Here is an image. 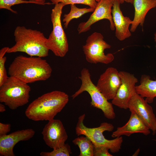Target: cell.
<instances>
[{"label": "cell", "instance_id": "cell-1", "mask_svg": "<svg viewBox=\"0 0 156 156\" xmlns=\"http://www.w3.org/2000/svg\"><path fill=\"white\" fill-rule=\"evenodd\" d=\"M52 71L49 64L42 57L20 55L16 57L10 64L8 74L28 83L47 80Z\"/></svg>", "mask_w": 156, "mask_h": 156}, {"label": "cell", "instance_id": "cell-2", "mask_svg": "<svg viewBox=\"0 0 156 156\" xmlns=\"http://www.w3.org/2000/svg\"><path fill=\"white\" fill-rule=\"evenodd\" d=\"M69 101L64 92L54 90L44 94L34 100L26 108L25 114L34 121H49L60 112Z\"/></svg>", "mask_w": 156, "mask_h": 156}, {"label": "cell", "instance_id": "cell-3", "mask_svg": "<svg viewBox=\"0 0 156 156\" xmlns=\"http://www.w3.org/2000/svg\"><path fill=\"white\" fill-rule=\"evenodd\" d=\"M15 44L9 48L8 53L22 52L31 56L41 57L48 56L47 38L43 33L36 29L18 26L14 32Z\"/></svg>", "mask_w": 156, "mask_h": 156}, {"label": "cell", "instance_id": "cell-4", "mask_svg": "<svg viewBox=\"0 0 156 156\" xmlns=\"http://www.w3.org/2000/svg\"><path fill=\"white\" fill-rule=\"evenodd\" d=\"M85 117V114H84L78 118L75 129L76 134L78 136L83 135L88 137L91 140L94 146L108 148L112 153L119 152L121 148L123 141L122 137L121 136L109 140L106 139L103 135V133L105 131H112L114 128L113 125L107 122H103L98 127H88L83 124Z\"/></svg>", "mask_w": 156, "mask_h": 156}, {"label": "cell", "instance_id": "cell-5", "mask_svg": "<svg viewBox=\"0 0 156 156\" xmlns=\"http://www.w3.org/2000/svg\"><path fill=\"white\" fill-rule=\"evenodd\" d=\"M30 90L28 83L9 76L0 86V102L15 109L28 102Z\"/></svg>", "mask_w": 156, "mask_h": 156}, {"label": "cell", "instance_id": "cell-6", "mask_svg": "<svg viewBox=\"0 0 156 156\" xmlns=\"http://www.w3.org/2000/svg\"><path fill=\"white\" fill-rule=\"evenodd\" d=\"M81 81L80 88L73 94L71 97L74 99L84 92L88 93L91 98V106L101 109L104 116L109 119L116 117L113 104L108 101L92 82L88 70L86 68L82 69L81 76L79 77Z\"/></svg>", "mask_w": 156, "mask_h": 156}, {"label": "cell", "instance_id": "cell-7", "mask_svg": "<svg viewBox=\"0 0 156 156\" xmlns=\"http://www.w3.org/2000/svg\"><path fill=\"white\" fill-rule=\"evenodd\" d=\"M65 5L60 2L55 4L51 10V20L53 30L47 38L46 45L49 49L56 56L64 57L68 51V44L66 34L63 28L61 16Z\"/></svg>", "mask_w": 156, "mask_h": 156}, {"label": "cell", "instance_id": "cell-8", "mask_svg": "<svg viewBox=\"0 0 156 156\" xmlns=\"http://www.w3.org/2000/svg\"><path fill=\"white\" fill-rule=\"evenodd\" d=\"M111 47L104 40L103 36L101 33L95 32L88 37L82 49L86 60L88 62L107 64L114 60V56L111 53L105 54L104 51Z\"/></svg>", "mask_w": 156, "mask_h": 156}, {"label": "cell", "instance_id": "cell-9", "mask_svg": "<svg viewBox=\"0 0 156 156\" xmlns=\"http://www.w3.org/2000/svg\"><path fill=\"white\" fill-rule=\"evenodd\" d=\"M121 84L112 103L121 109H127L131 99L136 93L135 84L138 79L132 74L125 71L119 72Z\"/></svg>", "mask_w": 156, "mask_h": 156}, {"label": "cell", "instance_id": "cell-10", "mask_svg": "<svg viewBox=\"0 0 156 156\" xmlns=\"http://www.w3.org/2000/svg\"><path fill=\"white\" fill-rule=\"evenodd\" d=\"M128 109L134 112L149 129L153 134L156 133V117L153 108L144 98L136 93L130 101Z\"/></svg>", "mask_w": 156, "mask_h": 156}, {"label": "cell", "instance_id": "cell-11", "mask_svg": "<svg viewBox=\"0 0 156 156\" xmlns=\"http://www.w3.org/2000/svg\"><path fill=\"white\" fill-rule=\"evenodd\" d=\"M114 1L100 0L97 2L96 8L88 20L86 22L80 23L78 25V33L80 34L87 31L90 29L92 25L103 19L108 20L110 23L111 29L114 30L115 28L112 14Z\"/></svg>", "mask_w": 156, "mask_h": 156}, {"label": "cell", "instance_id": "cell-12", "mask_svg": "<svg viewBox=\"0 0 156 156\" xmlns=\"http://www.w3.org/2000/svg\"><path fill=\"white\" fill-rule=\"evenodd\" d=\"M46 144L53 149L63 145L68 135L62 121L53 119L49 121L42 132Z\"/></svg>", "mask_w": 156, "mask_h": 156}, {"label": "cell", "instance_id": "cell-13", "mask_svg": "<svg viewBox=\"0 0 156 156\" xmlns=\"http://www.w3.org/2000/svg\"><path fill=\"white\" fill-rule=\"evenodd\" d=\"M121 83L119 72L116 68L110 67L101 75L96 86L109 100L114 98Z\"/></svg>", "mask_w": 156, "mask_h": 156}, {"label": "cell", "instance_id": "cell-14", "mask_svg": "<svg viewBox=\"0 0 156 156\" xmlns=\"http://www.w3.org/2000/svg\"><path fill=\"white\" fill-rule=\"evenodd\" d=\"M34 131L31 129L18 130L9 134L0 136V155L14 156L13 148L21 141L28 140L34 136Z\"/></svg>", "mask_w": 156, "mask_h": 156}, {"label": "cell", "instance_id": "cell-15", "mask_svg": "<svg viewBox=\"0 0 156 156\" xmlns=\"http://www.w3.org/2000/svg\"><path fill=\"white\" fill-rule=\"evenodd\" d=\"M120 0H114L112 14L115 31V36L122 41L129 37L131 34L129 27L132 23L129 17L123 15L120 8Z\"/></svg>", "mask_w": 156, "mask_h": 156}, {"label": "cell", "instance_id": "cell-16", "mask_svg": "<svg viewBox=\"0 0 156 156\" xmlns=\"http://www.w3.org/2000/svg\"><path fill=\"white\" fill-rule=\"evenodd\" d=\"M131 114L127 123L121 127L117 128L113 132L112 137L116 138L122 135L129 136L135 133H142L147 135L151 133L150 130L134 112L130 111Z\"/></svg>", "mask_w": 156, "mask_h": 156}, {"label": "cell", "instance_id": "cell-17", "mask_svg": "<svg viewBox=\"0 0 156 156\" xmlns=\"http://www.w3.org/2000/svg\"><path fill=\"white\" fill-rule=\"evenodd\" d=\"M133 4L135 14L130 30L132 32L135 31L139 25L143 26L147 12L156 7V0H134Z\"/></svg>", "mask_w": 156, "mask_h": 156}, {"label": "cell", "instance_id": "cell-18", "mask_svg": "<svg viewBox=\"0 0 156 156\" xmlns=\"http://www.w3.org/2000/svg\"><path fill=\"white\" fill-rule=\"evenodd\" d=\"M135 90L141 97L145 98L148 103H152L156 97V80H151L148 75H143L141 76L140 84L135 86Z\"/></svg>", "mask_w": 156, "mask_h": 156}, {"label": "cell", "instance_id": "cell-19", "mask_svg": "<svg viewBox=\"0 0 156 156\" xmlns=\"http://www.w3.org/2000/svg\"><path fill=\"white\" fill-rule=\"evenodd\" d=\"M80 149L79 156H94V145L91 140L84 135L78 137L72 141Z\"/></svg>", "mask_w": 156, "mask_h": 156}, {"label": "cell", "instance_id": "cell-20", "mask_svg": "<svg viewBox=\"0 0 156 156\" xmlns=\"http://www.w3.org/2000/svg\"><path fill=\"white\" fill-rule=\"evenodd\" d=\"M70 10L69 13L64 16L63 22H64V27L67 28L71 21L74 18H77L84 14L90 12H93L95 9L89 8H79L75 4H70Z\"/></svg>", "mask_w": 156, "mask_h": 156}, {"label": "cell", "instance_id": "cell-21", "mask_svg": "<svg viewBox=\"0 0 156 156\" xmlns=\"http://www.w3.org/2000/svg\"><path fill=\"white\" fill-rule=\"evenodd\" d=\"M28 3L44 5L41 3L32 0H29V1L23 0H0V9H6L14 13L17 14L16 11L13 10L11 8L12 6L20 4Z\"/></svg>", "mask_w": 156, "mask_h": 156}, {"label": "cell", "instance_id": "cell-22", "mask_svg": "<svg viewBox=\"0 0 156 156\" xmlns=\"http://www.w3.org/2000/svg\"><path fill=\"white\" fill-rule=\"evenodd\" d=\"M9 48L5 47L0 50V86L3 83L8 77L5 68V64L6 57L4 56Z\"/></svg>", "mask_w": 156, "mask_h": 156}, {"label": "cell", "instance_id": "cell-23", "mask_svg": "<svg viewBox=\"0 0 156 156\" xmlns=\"http://www.w3.org/2000/svg\"><path fill=\"white\" fill-rule=\"evenodd\" d=\"M71 152L70 146L68 143H65L61 147L53 149L51 152H42L40 155L41 156H69Z\"/></svg>", "mask_w": 156, "mask_h": 156}, {"label": "cell", "instance_id": "cell-24", "mask_svg": "<svg viewBox=\"0 0 156 156\" xmlns=\"http://www.w3.org/2000/svg\"><path fill=\"white\" fill-rule=\"evenodd\" d=\"M53 4L62 2L65 5L68 4H82L88 6L90 8L95 9L97 2L96 0H50Z\"/></svg>", "mask_w": 156, "mask_h": 156}, {"label": "cell", "instance_id": "cell-25", "mask_svg": "<svg viewBox=\"0 0 156 156\" xmlns=\"http://www.w3.org/2000/svg\"><path fill=\"white\" fill-rule=\"evenodd\" d=\"M108 148L94 146V156H112L109 152Z\"/></svg>", "mask_w": 156, "mask_h": 156}, {"label": "cell", "instance_id": "cell-26", "mask_svg": "<svg viewBox=\"0 0 156 156\" xmlns=\"http://www.w3.org/2000/svg\"><path fill=\"white\" fill-rule=\"evenodd\" d=\"M11 130V125L0 123V136L7 134Z\"/></svg>", "mask_w": 156, "mask_h": 156}, {"label": "cell", "instance_id": "cell-27", "mask_svg": "<svg viewBox=\"0 0 156 156\" xmlns=\"http://www.w3.org/2000/svg\"><path fill=\"white\" fill-rule=\"evenodd\" d=\"M24 1H28V0H23ZM34 0L35 1H37L43 4H44V5L47 4V5H50L52 4V3H51L49 2H45V0Z\"/></svg>", "mask_w": 156, "mask_h": 156}, {"label": "cell", "instance_id": "cell-28", "mask_svg": "<svg viewBox=\"0 0 156 156\" xmlns=\"http://www.w3.org/2000/svg\"><path fill=\"white\" fill-rule=\"evenodd\" d=\"M6 110L5 106L2 103H0V112L2 113Z\"/></svg>", "mask_w": 156, "mask_h": 156}, {"label": "cell", "instance_id": "cell-29", "mask_svg": "<svg viewBox=\"0 0 156 156\" xmlns=\"http://www.w3.org/2000/svg\"><path fill=\"white\" fill-rule=\"evenodd\" d=\"M140 150L139 148H138L135 152L134 154L133 155V156H137L139 153Z\"/></svg>", "mask_w": 156, "mask_h": 156}, {"label": "cell", "instance_id": "cell-30", "mask_svg": "<svg viewBox=\"0 0 156 156\" xmlns=\"http://www.w3.org/2000/svg\"><path fill=\"white\" fill-rule=\"evenodd\" d=\"M133 1L134 0H125V2L128 3H130L131 4H133Z\"/></svg>", "mask_w": 156, "mask_h": 156}, {"label": "cell", "instance_id": "cell-31", "mask_svg": "<svg viewBox=\"0 0 156 156\" xmlns=\"http://www.w3.org/2000/svg\"><path fill=\"white\" fill-rule=\"evenodd\" d=\"M100 0H96V2H98ZM120 3L121 4L123 3L125 1V0H120Z\"/></svg>", "mask_w": 156, "mask_h": 156}, {"label": "cell", "instance_id": "cell-32", "mask_svg": "<svg viewBox=\"0 0 156 156\" xmlns=\"http://www.w3.org/2000/svg\"><path fill=\"white\" fill-rule=\"evenodd\" d=\"M154 39H155V41L156 42V33L155 34Z\"/></svg>", "mask_w": 156, "mask_h": 156}, {"label": "cell", "instance_id": "cell-33", "mask_svg": "<svg viewBox=\"0 0 156 156\" xmlns=\"http://www.w3.org/2000/svg\"><path fill=\"white\" fill-rule=\"evenodd\" d=\"M156 141V140H155Z\"/></svg>", "mask_w": 156, "mask_h": 156}]
</instances>
